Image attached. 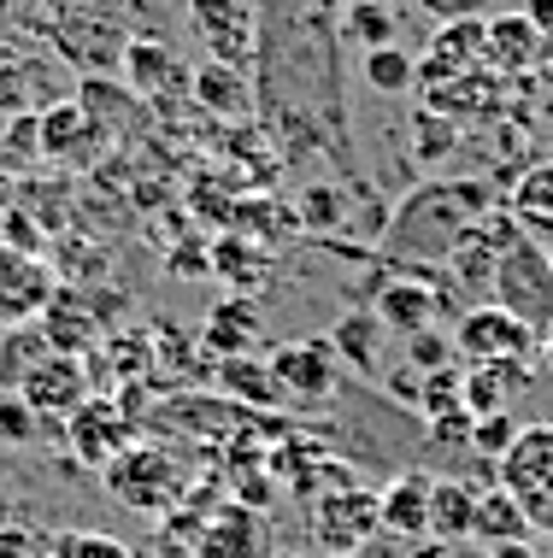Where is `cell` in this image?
Returning <instances> with one entry per match:
<instances>
[{"label":"cell","instance_id":"f35d334b","mask_svg":"<svg viewBox=\"0 0 553 558\" xmlns=\"http://www.w3.org/2000/svg\"><path fill=\"white\" fill-rule=\"evenodd\" d=\"M525 12H530V24H536V29H542V36L553 41V0H530Z\"/></svg>","mask_w":553,"mask_h":558},{"label":"cell","instance_id":"52a82bcc","mask_svg":"<svg viewBox=\"0 0 553 558\" xmlns=\"http://www.w3.org/2000/svg\"><path fill=\"white\" fill-rule=\"evenodd\" d=\"M53 300H59V270L48 265V253H24L0 241V329L41 324Z\"/></svg>","mask_w":553,"mask_h":558},{"label":"cell","instance_id":"277c9868","mask_svg":"<svg viewBox=\"0 0 553 558\" xmlns=\"http://www.w3.org/2000/svg\"><path fill=\"white\" fill-rule=\"evenodd\" d=\"M489 300L506 306L513 318H525L536 336H542V329L553 324V253L542 247V241L518 235L513 247L501 253L495 282H489Z\"/></svg>","mask_w":553,"mask_h":558},{"label":"cell","instance_id":"ab89813d","mask_svg":"<svg viewBox=\"0 0 553 558\" xmlns=\"http://www.w3.org/2000/svg\"><path fill=\"white\" fill-rule=\"evenodd\" d=\"M489 558H536L530 541H506V547H489Z\"/></svg>","mask_w":553,"mask_h":558},{"label":"cell","instance_id":"836d02e7","mask_svg":"<svg viewBox=\"0 0 553 558\" xmlns=\"http://www.w3.org/2000/svg\"><path fill=\"white\" fill-rule=\"evenodd\" d=\"M518 429H525V424H518V412H501V417H477V429H471V447H483L489 459H501V452L518 441Z\"/></svg>","mask_w":553,"mask_h":558},{"label":"cell","instance_id":"4dcf8cb0","mask_svg":"<svg viewBox=\"0 0 553 558\" xmlns=\"http://www.w3.org/2000/svg\"><path fill=\"white\" fill-rule=\"evenodd\" d=\"M341 29H348L353 41H365V53H371V48H388V41H395V12H388V7H371V0H353L348 19H341Z\"/></svg>","mask_w":553,"mask_h":558},{"label":"cell","instance_id":"d4e9b609","mask_svg":"<svg viewBox=\"0 0 553 558\" xmlns=\"http://www.w3.org/2000/svg\"><path fill=\"white\" fill-rule=\"evenodd\" d=\"M189 95L201 100L206 112H218V118H236V112H248V77H242V65H218V59H206L201 71L189 77Z\"/></svg>","mask_w":553,"mask_h":558},{"label":"cell","instance_id":"3957f363","mask_svg":"<svg viewBox=\"0 0 553 558\" xmlns=\"http://www.w3.org/2000/svg\"><path fill=\"white\" fill-rule=\"evenodd\" d=\"M495 482L518 500L536 535H553V424H525L495 459Z\"/></svg>","mask_w":553,"mask_h":558},{"label":"cell","instance_id":"9c48e42d","mask_svg":"<svg viewBox=\"0 0 553 558\" xmlns=\"http://www.w3.org/2000/svg\"><path fill=\"white\" fill-rule=\"evenodd\" d=\"M12 395H24V405L36 417H59V424H65V417L95 395V383H88V359L83 353H59L53 347V353H41L36 365L19 376Z\"/></svg>","mask_w":553,"mask_h":558},{"label":"cell","instance_id":"484cf974","mask_svg":"<svg viewBox=\"0 0 553 558\" xmlns=\"http://www.w3.org/2000/svg\"><path fill=\"white\" fill-rule=\"evenodd\" d=\"M330 347H336L341 365L377 371V359H383V318H377V312H348V318L330 329Z\"/></svg>","mask_w":553,"mask_h":558},{"label":"cell","instance_id":"9a60e30c","mask_svg":"<svg viewBox=\"0 0 553 558\" xmlns=\"http://www.w3.org/2000/svg\"><path fill=\"white\" fill-rule=\"evenodd\" d=\"M542 48H548V36L530 24V12H501L483 29V65L495 77H525L536 59H542Z\"/></svg>","mask_w":553,"mask_h":558},{"label":"cell","instance_id":"8fae6325","mask_svg":"<svg viewBox=\"0 0 553 558\" xmlns=\"http://www.w3.org/2000/svg\"><path fill=\"white\" fill-rule=\"evenodd\" d=\"M272 371H277L282 405H324L336 395V347L318 336L272 347Z\"/></svg>","mask_w":553,"mask_h":558},{"label":"cell","instance_id":"2e32d148","mask_svg":"<svg viewBox=\"0 0 553 558\" xmlns=\"http://www.w3.org/2000/svg\"><path fill=\"white\" fill-rule=\"evenodd\" d=\"M483 29H489V19H459V24H442V29H436V41H430V53L418 59V77H424L430 88H436V83L466 77L471 65H483Z\"/></svg>","mask_w":553,"mask_h":558},{"label":"cell","instance_id":"ba28073f","mask_svg":"<svg viewBox=\"0 0 553 558\" xmlns=\"http://www.w3.org/2000/svg\"><path fill=\"white\" fill-rule=\"evenodd\" d=\"M65 447L88 471H107L124 447H136V412L112 395H88L77 412L65 417Z\"/></svg>","mask_w":553,"mask_h":558},{"label":"cell","instance_id":"cb8c5ba5","mask_svg":"<svg viewBox=\"0 0 553 558\" xmlns=\"http://www.w3.org/2000/svg\"><path fill=\"white\" fill-rule=\"evenodd\" d=\"M124 77L136 95H154V88H166V83H183V71H177V53H171L166 36H130Z\"/></svg>","mask_w":553,"mask_h":558},{"label":"cell","instance_id":"f6af8a7d","mask_svg":"<svg viewBox=\"0 0 553 558\" xmlns=\"http://www.w3.org/2000/svg\"><path fill=\"white\" fill-rule=\"evenodd\" d=\"M542 135H548V159H553V124H548V130H542Z\"/></svg>","mask_w":553,"mask_h":558},{"label":"cell","instance_id":"603a6c76","mask_svg":"<svg viewBox=\"0 0 553 558\" xmlns=\"http://www.w3.org/2000/svg\"><path fill=\"white\" fill-rule=\"evenodd\" d=\"M383 530L400 541H418L430 530V482L424 476H400L383 488Z\"/></svg>","mask_w":553,"mask_h":558},{"label":"cell","instance_id":"5bb4252c","mask_svg":"<svg viewBox=\"0 0 553 558\" xmlns=\"http://www.w3.org/2000/svg\"><path fill=\"white\" fill-rule=\"evenodd\" d=\"M383 530V494H330L318 500V541L330 547L336 558H353L360 547H371V535Z\"/></svg>","mask_w":553,"mask_h":558},{"label":"cell","instance_id":"bcb514c9","mask_svg":"<svg viewBox=\"0 0 553 558\" xmlns=\"http://www.w3.org/2000/svg\"><path fill=\"white\" fill-rule=\"evenodd\" d=\"M272 558H306V553H272Z\"/></svg>","mask_w":553,"mask_h":558},{"label":"cell","instance_id":"5b68a950","mask_svg":"<svg viewBox=\"0 0 553 558\" xmlns=\"http://www.w3.org/2000/svg\"><path fill=\"white\" fill-rule=\"evenodd\" d=\"M536 347H542V336L506 306H495V300H477V306L459 312L454 353H466L471 365H530Z\"/></svg>","mask_w":553,"mask_h":558},{"label":"cell","instance_id":"8d00e7d4","mask_svg":"<svg viewBox=\"0 0 553 558\" xmlns=\"http://www.w3.org/2000/svg\"><path fill=\"white\" fill-rule=\"evenodd\" d=\"M418 12H430L436 24H459V19H483L489 0H418Z\"/></svg>","mask_w":553,"mask_h":558},{"label":"cell","instance_id":"4fadbf2b","mask_svg":"<svg viewBox=\"0 0 553 558\" xmlns=\"http://www.w3.org/2000/svg\"><path fill=\"white\" fill-rule=\"evenodd\" d=\"M442 289H447V270H400V277H388L383 289H377L383 329L424 336V329L442 318Z\"/></svg>","mask_w":553,"mask_h":558},{"label":"cell","instance_id":"74e56055","mask_svg":"<svg viewBox=\"0 0 553 558\" xmlns=\"http://www.w3.org/2000/svg\"><path fill=\"white\" fill-rule=\"evenodd\" d=\"M324 213H330V223H336V213H341V201H336V194H324V189H312V194H306V218L318 223Z\"/></svg>","mask_w":553,"mask_h":558},{"label":"cell","instance_id":"d6a6232c","mask_svg":"<svg viewBox=\"0 0 553 558\" xmlns=\"http://www.w3.org/2000/svg\"><path fill=\"white\" fill-rule=\"evenodd\" d=\"M36 435H41V417L24 405V395L0 388V441H7V447H29Z\"/></svg>","mask_w":553,"mask_h":558},{"label":"cell","instance_id":"44dd1931","mask_svg":"<svg viewBox=\"0 0 553 558\" xmlns=\"http://www.w3.org/2000/svg\"><path fill=\"white\" fill-rule=\"evenodd\" d=\"M477 500H483V494H477L471 482H459V476H436V482H430V535L447 541V547L471 541Z\"/></svg>","mask_w":553,"mask_h":558},{"label":"cell","instance_id":"7a4b0ae2","mask_svg":"<svg viewBox=\"0 0 553 558\" xmlns=\"http://www.w3.org/2000/svg\"><path fill=\"white\" fill-rule=\"evenodd\" d=\"M41 24H48L53 53L65 65H77L83 77H107L112 65H124L130 48L124 0H41Z\"/></svg>","mask_w":553,"mask_h":558},{"label":"cell","instance_id":"30bf717a","mask_svg":"<svg viewBox=\"0 0 553 558\" xmlns=\"http://www.w3.org/2000/svg\"><path fill=\"white\" fill-rule=\"evenodd\" d=\"M36 118H41V159L65 165V171H88V165L107 154L112 124H100V118L88 112L77 95H65V100H53V107H41Z\"/></svg>","mask_w":553,"mask_h":558},{"label":"cell","instance_id":"83f0119b","mask_svg":"<svg viewBox=\"0 0 553 558\" xmlns=\"http://www.w3.org/2000/svg\"><path fill=\"white\" fill-rule=\"evenodd\" d=\"M412 83H418V53H407L400 41L365 53V88L371 95H407Z\"/></svg>","mask_w":553,"mask_h":558},{"label":"cell","instance_id":"7c38bea8","mask_svg":"<svg viewBox=\"0 0 553 558\" xmlns=\"http://www.w3.org/2000/svg\"><path fill=\"white\" fill-rule=\"evenodd\" d=\"M189 24L194 36H206L218 65H248L260 53V12L242 7V0H189Z\"/></svg>","mask_w":553,"mask_h":558},{"label":"cell","instance_id":"e0dca14e","mask_svg":"<svg viewBox=\"0 0 553 558\" xmlns=\"http://www.w3.org/2000/svg\"><path fill=\"white\" fill-rule=\"evenodd\" d=\"M506 213L518 218V230H525L530 241L553 247V159H536L530 171H518V177H513Z\"/></svg>","mask_w":553,"mask_h":558},{"label":"cell","instance_id":"6da1fadb","mask_svg":"<svg viewBox=\"0 0 553 558\" xmlns=\"http://www.w3.org/2000/svg\"><path fill=\"white\" fill-rule=\"evenodd\" d=\"M489 218V183H466V177H430L407 201L395 206V218L383 223V253L395 265H424L442 270L454 259V247L477 223Z\"/></svg>","mask_w":553,"mask_h":558},{"label":"cell","instance_id":"ac0fdd59","mask_svg":"<svg viewBox=\"0 0 553 558\" xmlns=\"http://www.w3.org/2000/svg\"><path fill=\"white\" fill-rule=\"evenodd\" d=\"M201 347L213 359H248L253 347H260V312H253V300H218V306L206 312Z\"/></svg>","mask_w":553,"mask_h":558},{"label":"cell","instance_id":"b9f144b4","mask_svg":"<svg viewBox=\"0 0 553 558\" xmlns=\"http://www.w3.org/2000/svg\"><path fill=\"white\" fill-rule=\"evenodd\" d=\"M12 523V494H7V482H0V530Z\"/></svg>","mask_w":553,"mask_h":558},{"label":"cell","instance_id":"7dc6e473","mask_svg":"<svg viewBox=\"0 0 553 558\" xmlns=\"http://www.w3.org/2000/svg\"><path fill=\"white\" fill-rule=\"evenodd\" d=\"M548 253H553V247H548Z\"/></svg>","mask_w":553,"mask_h":558},{"label":"cell","instance_id":"d6986e66","mask_svg":"<svg viewBox=\"0 0 553 558\" xmlns=\"http://www.w3.org/2000/svg\"><path fill=\"white\" fill-rule=\"evenodd\" d=\"M218 395L248 405V412H277L282 405V388H277V371L272 359H218Z\"/></svg>","mask_w":553,"mask_h":558},{"label":"cell","instance_id":"7bdbcfd3","mask_svg":"<svg viewBox=\"0 0 553 558\" xmlns=\"http://www.w3.org/2000/svg\"><path fill=\"white\" fill-rule=\"evenodd\" d=\"M542 365H548V371H553V324H548V329H542Z\"/></svg>","mask_w":553,"mask_h":558},{"label":"cell","instance_id":"7402d4cb","mask_svg":"<svg viewBox=\"0 0 553 558\" xmlns=\"http://www.w3.org/2000/svg\"><path fill=\"white\" fill-rule=\"evenodd\" d=\"M536 530H530V518H525V511H518V500H513V494H506L501 488V482H495V488H483V500H477V518H471V541H477V547H506V541H530Z\"/></svg>","mask_w":553,"mask_h":558},{"label":"cell","instance_id":"f1b7e54d","mask_svg":"<svg viewBox=\"0 0 553 558\" xmlns=\"http://www.w3.org/2000/svg\"><path fill=\"white\" fill-rule=\"evenodd\" d=\"M29 100H36V71H29L24 59L0 53V124L24 118V112H29Z\"/></svg>","mask_w":553,"mask_h":558},{"label":"cell","instance_id":"e575fe53","mask_svg":"<svg viewBox=\"0 0 553 558\" xmlns=\"http://www.w3.org/2000/svg\"><path fill=\"white\" fill-rule=\"evenodd\" d=\"M447 359H454V341H442V336H407V365L418 376H430V371H447Z\"/></svg>","mask_w":553,"mask_h":558},{"label":"cell","instance_id":"ffe728a7","mask_svg":"<svg viewBox=\"0 0 553 558\" xmlns=\"http://www.w3.org/2000/svg\"><path fill=\"white\" fill-rule=\"evenodd\" d=\"M525 388H530L525 365H466V412L471 417H501L518 405Z\"/></svg>","mask_w":553,"mask_h":558},{"label":"cell","instance_id":"60d3db41","mask_svg":"<svg viewBox=\"0 0 553 558\" xmlns=\"http://www.w3.org/2000/svg\"><path fill=\"white\" fill-rule=\"evenodd\" d=\"M294 7H306V12H324V19H330V12L341 7V0H294Z\"/></svg>","mask_w":553,"mask_h":558},{"label":"cell","instance_id":"f546056e","mask_svg":"<svg viewBox=\"0 0 553 558\" xmlns=\"http://www.w3.org/2000/svg\"><path fill=\"white\" fill-rule=\"evenodd\" d=\"M412 147H418V159H424V165H442L459 147V124H454V118H436V112H418L412 118Z\"/></svg>","mask_w":553,"mask_h":558},{"label":"cell","instance_id":"1f68e13d","mask_svg":"<svg viewBox=\"0 0 553 558\" xmlns=\"http://www.w3.org/2000/svg\"><path fill=\"white\" fill-rule=\"evenodd\" d=\"M48 558H136V553H130L118 535L71 530V535H59V541H53V553H48Z\"/></svg>","mask_w":553,"mask_h":558},{"label":"cell","instance_id":"4316f807","mask_svg":"<svg viewBox=\"0 0 553 558\" xmlns=\"http://www.w3.org/2000/svg\"><path fill=\"white\" fill-rule=\"evenodd\" d=\"M253 547H260V523L242 506L218 511V523L201 535V558H253Z\"/></svg>","mask_w":553,"mask_h":558},{"label":"cell","instance_id":"d590c367","mask_svg":"<svg viewBox=\"0 0 553 558\" xmlns=\"http://www.w3.org/2000/svg\"><path fill=\"white\" fill-rule=\"evenodd\" d=\"M53 541L41 530H29V523H7L0 530V558H48Z\"/></svg>","mask_w":553,"mask_h":558},{"label":"cell","instance_id":"ee69618b","mask_svg":"<svg viewBox=\"0 0 553 558\" xmlns=\"http://www.w3.org/2000/svg\"><path fill=\"white\" fill-rule=\"evenodd\" d=\"M12 19V0H0V24H7Z\"/></svg>","mask_w":553,"mask_h":558},{"label":"cell","instance_id":"8992f818","mask_svg":"<svg viewBox=\"0 0 553 558\" xmlns=\"http://www.w3.org/2000/svg\"><path fill=\"white\" fill-rule=\"evenodd\" d=\"M100 482H107V494L130 511H166L177 500V488H183V471H177V459L166 447H142L136 441L100 471Z\"/></svg>","mask_w":553,"mask_h":558}]
</instances>
